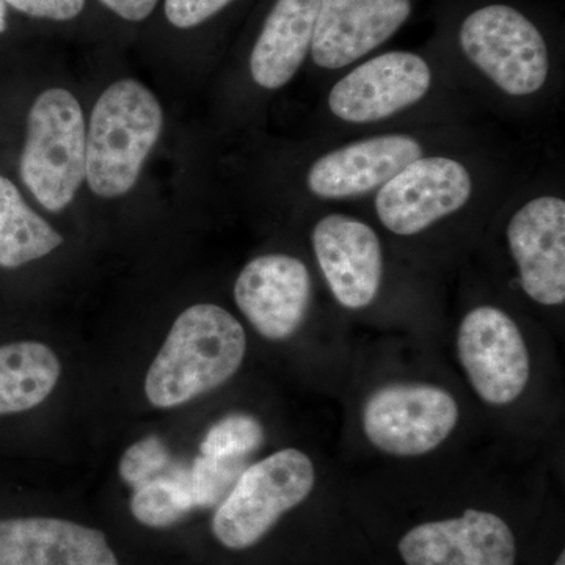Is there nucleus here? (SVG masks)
<instances>
[{
  "label": "nucleus",
  "mask_w": 565,
  "mask_h": 565,
  "mask_svg": "<svg viewBox=\"0 0 565 565\" xmlns=\"http://www.w3.org/2000/svg\"><path fill=\"white\" fill-rule=\"evenodd\" d=\"M505 243L520 286L533 302H565V202L556 195L527 200L505 226Z\"/></svg>",
  "instance_id": "obj_12"
},
{
  "label": "nucleus",
  "mask_w": 565,
  "mask_h": 565,
  "mask_svg": "<svg viewBox=\"0 0 565 565\" xmlns=\"http://www.w3.org/2000/svg\"><path fill=\"white\" fill-rule=\"evenodd\" d=\"M174 460L169 448L159 437H148L137 441L122 455L118 473L129 487H137L163 473Z\"/></svg>",
  "instance_id": "obj_23"
},
{
  "label": "nucleus",
  "mask_w": 565,
  "mask_h": 565,
  "mask_svg": "<svg viewBox=\"0 0 565 565\" xmlns=\"http://www.w3.org/2000/svg\"><path fill=\"white\" fill-rule=\"evenodd\" d=\"M247 0H161L154 14H161L162 25L177 35L218 28L232 18Z\"/></svg>",
  "instance_id": "obj_20"
},
{
  "label": "nucleus",
  "mask_w": 565,
  "mask_h": 565,
  "mask_svg": "<svg viewBox=\"0 0 565 565\" xmlns=\"http://www.w3.org/2000/svg\"><path fill=\"white\" fill-rule=\"evenodd\" d=\"M422 156V141L414 136L381 134L326 152L311 163L305 182L316 199L349 202L377 192Z\"/></svg>",
  "instance_id": "obj_13"
},
{
  "label": "nucleus",
  "mask_w": 565,
  "mask_h": 565,
  "mask_svg": "<svg viewBox=\"0 0 565 565\" xmlns=\"http://www.w3.org/2000/svg\"><path fill=\"white\" fill-rule=\"evenodd\" d=\"M397 550L405 565H515L516 559L511 526L476 509L412 527Z\"/></svg>",
  "instance_id": "obj_14"
},
{
  "label": "nucleus",
  "mask_w": 565,
  "mask_h": 565,
  "mask_svg": "<svg viewBox=\"0 0 565 565\" xmlns=\"http://www.w3.org/2000/svg\"><path fill=\"white\" fill-rule=\"evenodd\" d=\"M9 10L32 21L47 24H76L85 17L93 0H3Z\"/></svg>",
  "instance_id": "obj_24"
},
{
  "label": "nucleus",
  "mask_w": 565,
  "mask_h": 565,
  "mask_svg": "<svg viewBox=\"0 0 565 565\" xmlns=\"http://www.w3.org/2000/svg\"><path fill=\"white\" fill-rule=\"evenodd\" d=\"M189 468L173 462L163 473L134 489V519L148 527H170L195 511Z\"/></svg>",
  "instance_id": "obj_19"
},
{
  "label": "nucleus",
  "mask_w": 565,
  "mask_h": 565,
  "mask_svg": "<svg viewBox=\"0 0 565 565\" xmlns=\"http://www.w3.org/2000/svg\"><path fill=\"white\" fill-rule=\"evenodd\" d=\"M434 84L426 55L414 51H386L366 57L329 92V109L349 125H374L422 103Z\"/></svg>",
  "instance_id": "obj_8"
},
{
  "label": "nucleus",
  "mask_w": 565,
  "mask_h": 565,
  "mask_svg": "<svg viewBox=\"0 0 565 565\" xmlns=\"http://www.w3.org/2000/svg\"><path fill=\"white\" fill-rule=\"evenodd\" d=\"M313 281L302 259L267 253L245 264L234 282V300L253 329L269 341L299 332L310 310Z\"/></svg>",
  "instance_id": "obj_11"
},
{
  "label": "nucleus",
  "mask_w": 565,
  "mask_h": 565,
  "mask_svg": "<svg viewBox=\"0 0 565 565\" xmlns=\"http://www.w3.org/2000/svg\"><path fill=\"white\" fill-rule=\"evenodd\" d=\"M316 262L330 292L348 310H364L384 281V248L373 226L353 215H323L311 232Z\"/></svg>",
  "instance_id": "obj_10"
},
{
  "label": "nucleus",
  "mask_w": 565,
  "mask_h": 565,
  "mask_svg": "<svg viewBox=\"0 0 565 565\" xmlns=\"http://www.w3.org/2000/svg\"><path fill=\"white\" fill-rule=\"evenodd\" d=\"M245 468V460L199 455L189 467L195 508H217L232 492Z\"/></svg>",
  "instance_id": "obj_22"
},
{
  "label": "nucleus",
  "mask_w": 565,
  "mask_h": 565,
  "mask_svg": "<svg viewBox=\"0 0 565 565\" xmlns=\"http://www.w3.org/2000/svg\"><path fill=\"white\" fill-rule=\"evenodd\" d=\"M322 0H267L247 52L252 81L280 90L310 57Z\"/></svg>",
  "instance_id": "obj_15"
},
{
  "label": "nucleus",
  "mask_w": 565,
  "mask_h": 565,
  "mask_svg": "<svg viewBox=\"0 0 565 565\" xmlns=\"http://www.w3.org/2000/svg\"><path fill=\"white\" fill-rule=\"evenodd\" d=\"M243 323L215 303H196L178 316L148 370L145 394L158 408L184 405L218 388L243 366Z\"/></svg>",
  "instance_id": "obj_2"
},
{
  "label": "nucleus",
  "mask_w": 565,
  "mask_h": 565,
  "mask_svg": "<svg viewBox=\"0 0 565 565\" xmlns=\"http://www.w3.org/2000/svg\"><path fill=\"white\" fill-rule=\"evenodd\" d=\"M457 356L486 404L515 403L531 377V356L519 326L501 308L479 305L457 330Z\"/></svg>",
  "instance_id": "obj_9"
},
{
  "label": "nucleus",
  "mask_w": 565,
  "mask_h": 565,
  "mask_svg": "<svg viewBox=\"0 0 565 565\" xmlns=\"http://www.w3.org/2000/svg\"><path fill=\"white\" fill-rule=\"evenodd\" d=\"M163 109L141 82H114L93 107L87 128V182L102 199H120L136 188L163 129Z\"/></svg>",
  "instance_id": "obj_3"
},
{
  "label": "nucleus",
  "mask_w": 565,
  "mask_h": 565,
  "mask_svg": "<svg viewBox=\"0 0 565 565\" xmlns=\"http://www.w3.org/2000/svg\"><path fill=\"white\" fill-rule=\"evenodd\" d=\"M0 565H118L106 535L51 516L0 520Z\"/></svg>",
  "instance_id": "obj_16"
},
{
  "label": "nucleus",
  "mask_w": 565,
  "mask_h": 565,
  "mask_svg": "<svg viewBox=\"0 0 565 565\" xmlns=\"http://www.w3.org/2000/svg\"><path fill=\"white\" fill-rule=\"evenodd\" d=\"M459 415V405L448 390L423 382H397L367 397L363 433L384 455L418 457L448 440Z\"/></svg>",
  "instance_id": "obj_6"
},
{
  "label": "nucleus",
  "mask_w": 565,
  "mask_h": 565,
  "mask_svg": "<svg viewBox=\"0 0 565 565\" xmlns=\"http://www.w3.org/2000/svg\"><path fill=\"white\" fill-rule=\"evenodd\" d=\"M475 181L459 159L422 156L375 192L374 211L385 230L411 237L462 211Z\"/></svg>",
  "instance_id": "obj_7"
},
{
  "label": "nucleus",
  "mask_w": 565,
  "mask_h": 565,
  "mask_svg": "<svg viewBox=\"0 0 565 565\" xmlns=\"http://www.w3.org/2000/svg\"><path fill=\"white\" fill-rule=\"evenodd\" d=\"M20 173L46 211L66 210L76 199L87 174V125L73 93L47 88L32 104Z\"/></svg>",
  "instance_id": "obj_4"
},
{
  "label": "nucleus",
  "mask_w": 565,
  "mask_h": 565,
  "mask_svg": "<svg viewBox=\"0 0 565 565\" xmlns=\"http://www.w3.org/2000/svg\"><path fill=\"white\" fill-rule=\"evenodd\" d=\"M62 374L57 353L39 341L0 345V416L22 414L51 396Z\"/></svg>",
  "instance_id": "obj_17"
},
{
  "label": "nucleus",
  "mask_w": 565,
  "mask_h": 565,
  "mask_svg": "<svg viewBox=\"0 0 565 565\" xmlns=\"http://www.w3.org/2000/svg\"><path fill=\"white\" fill-rule=\"evenodd\" d=\"M553 565H565V553H561L559 556H557L556 563Z\"/></svg>",
  "instance_id": "obj_27"
},
{
  "label": "nucleus",
  "mask_w": 565,
  "mask_h": 565,
  "mask_svg": "<svg viewBox=\"0 0 565 565\" xmlns=\"http://www.w3.org/2000/svg\"><path fill=\"white\" fill-rule=\"evenodd\" d=\"M445 24L457 54L504 95L527 98L548 82L552 39L525 7L511 0H468L452 9Z\"/></svg>",
  "instance_id": "obj_1"
},
{
  "label": "nucleus",
  "mask_w": 565,
  "mask_h": 565,
  "mask_svg": "<svg viewBox=\"0 0 565 565\" xmlns=\"http://www.w3.org/2000/svg\"><path fill=\"white\" fill-rule=\"evenodd\" d=\"M316 484L315 465L296 448H286L245 468L232 492L215 509L212 534L225 548H250L286 512L302 504Z\"/></svg>",
  "instance_id": "obj_5"
},
{
  "label": "nucleus",
  "mask_w": 565,
  "mask_h": 565,
  "mask_svg": "<svg viewBox=\"0 0 565 565\" xmlns=\"http://www.w3.org/2000/svg\"><path fill=\"white\" fill-rule=\"evenodd\" d=\"M9 7L6 6L3 0H0V36L9 31Z\"/></svg>",
  "instance_id": "obj_26"
},
{
  "label": "nucleus",
  "mask_w": 565,
  "mask_h": 565,
  "mask_svg": "<svg viewBox=\"0 0 565 565\" xmlns=\"http://www.w3.org/2000/svg\"><path fill=\"white\" fill-rule=\"evenodd\" d=\"M264 427L255 416L233 414L214 424L204 435L200 455L247 460L264 444Z\"/></svg>",
  "instance_id": "obj_21"
},
{
  "label": "nucleus",
  "mask_w": 565,
  "mask_h": 565,
  "mask_svg": "<svg viewBox=\"0 0 565 565\" xmlns=\"http://www.w3.org/2000/svg\"><path fill=\"white\" fill-rule=\"evenodd\" d=\"M104 13L110 14L121 24H147L161 0H93Z\"/></svg>",
  "instance_id": "obj_25"
},
{
  "label": "nucleus",
  "mask_w": 565,
  "mask_h": 565,
  "mask_svg": "<svg viewBox=\"0 0 565 565\" xmlns=\"http://www.w3.org/2000/svg\"><path fill=\"white\" fill-rule=\"evenodd\" d=\"M57 230L25 203L9 178L0 174V267L18 269L57 250Z\"/></svg>",
  "instance_id": "obj_18"
}]
</instances>
